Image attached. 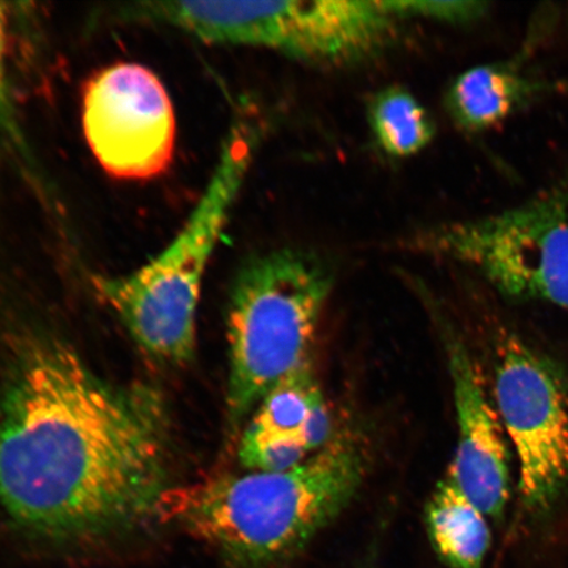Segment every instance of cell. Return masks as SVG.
<instances>
[{
    "mask_svg": "<svg viewBox=\"0 0 568 568\" xmlns=\"http://www.w3.org/2000/svg\"><path fill=\"white\" fill-rule=\"evenodd\" d=\"M446 351L458 424L456 456L446 477L488 520L500 521L510 497L506 430L487 399L470 353L453 332L447 333Z\"/></svg>",
    "mask_w": 568,
    "mask_h": 568,
    "instance_id": "obj_9",
    "label": "cell"
},
{
    "mask_svg": "<svg viewBox=\"0 0 568 568\" xmlns=\"http://www.w3.org/2000/svg\"><path fill=\"white\" fill-rule=\"evenodd\" d=\"M332 280L312 255L281 248L247 261L234 280L229 311L232 429L310 361Z\"/></svg>",
    "mask_w": 568,
    "mask_h": 568,
    "instance_id": "obj_5",
    "label": "cell"
},
{
    "mask_svg": "<svg viewBox=\"0 0 568 568\" xmlns=\"http://www.w3.org/2000/svg\"><path fill=\"white\" fill-rule=\"evenodd\" d=\"M165 410L53 339L28 344L0 395V504L32 537L103 541L159 516L169 489Z\"/></svg>",
    "mask_w": 568,
    "mask_h": 568,
    "instance_id": "obj_1",
    "label": "cell"
},
{
    "mask_svg": "<svg viewBox=\"0 0 568 568\" xmlns=\"http://www.w3.org/2000/svg\"><path fill=\"white\" fill-rule=\"evenodd\" d=\"M244 432L300 445L311 456L337 436L311 359L270 390Z\"/></svg>",
    "mask_w": 568,
    "mask_h": 568,
    "instance_id": "obj_11",
    "label": "cell"
},
{
    "mask_svg": "<svg viewBox=\"0 0 568 568\" xmlns=\"http://www.w3.org/2000/svg\"><path fill=\"white\" fill-rule=\"evenodd\" d=\"M418 244L474 267L509 300L568 311V191L554 190L514 210L444 225Z\"/></svg>",
    "mask_w": 568,
    "mask_h": 568,
    "instance_id": "obj_6",
    "label": "cell"
},
{
    "mask_svg": "<svg viewBox=\"0 0 568 568\" xmlns=\"http://www.w3.org/2000/svg\"><path fill=\"white\" fill-rule=\"evenodd\" d=\"M425 525L433 549L447 567L485 566L491 548L488 518L447 477L426 504Z\"/></svg>",
    "mask_w": 568,
    "mask_h": 568,
    "instance_id": "obj_12",
    "label": "cell"
},
{
    "mask_svg": "<svg viewBox=\"0 0 568 568\" xmlns=\"http://www.w3.org/2000/svg\"><path fill=\"white\" fill-rule=\"evenodd\" d=\"M494 394L518 462V495L544 520L568 494V383L545 354L516 333L497 344Z\"/></svg>",
    "mask_w": 568,
    "mask_h": 568,
    "instance_id": "obj_7",
    "label": "cell"
},
{
    "mask_svg": "<svg viewBox=\"0 0 568 568\" xmlns=\"http://www.w3.org/2000/svg\"><path fill=\"white\" fill-rule=\"evenodd\" d=\"M125 23L176 28L213 45L251 47L338 65L378 53L404 21L409 0L138 2L116 6Z\"/></svg>",
    "mask_w": 568,
    "mask_h": 568,
    "instance_id": "obj_4",
    "label": "cell"
},
{
    "mask_svg": "<svg viewBox=\"0 0 568 568\" xmlns=\"http://www.w3.org/2000/svg\"><path fill=\"white\" fill-rule=\"evenodd\" d=\"M7 18L6 3L0 2V144L23 148L16 105H13L9 74H7ZM23 152V149H21Z\"/></svg>",
    "mask_w": 568,
    "mask_h": 568,
    "instance_id": "obj_14",
    "label": "cell"
},
{
    "mask_svg": "<svg viewBox=\"0 0 568 568\" xmlns=\"http://www.w3.org/2000/svg\"><path fill=\"white\" fill-rule=\"evenodd\" d=\"M366 467L358 439L336 436L286 471L224 475L169 488L159 516L207 542L226 568H282L344 513Z\"/></svg>",
    "mask_w": 568,
    "mask_h": 568,
    "instance_id": "obj_2",
    "label": "cell"
},
{
    "mask_svg": "<svg viewBox=\"0 0 568 568\" xmlns=\"http://www.w3.org/2000/svg\"><path fill=\"white\" fill-rule=\"evenodd\" d=\"M368 122L379 146L390 158L420 153L435 138V124L424 105L400 88L382 90L368 106Z\"/></svg>",
    "mask_w": 568,
    "mask_h": 568,
    "instance_id": "obj_13",
    "label": "cell"
},
{
    "mask_svg": "<svg viewBox=\"0 0 568 568\" xmlns=\"http://www.w3.org/2000/svg\"><path fill=\"white\" fill-rule=\"evenodd\" d=\"M84 136L106 173L149 180L173 160L175 115L160 78L138 63L99 71L84 87Z\"/></svg>",
    "mask_w": 568,
    "mask_h": 568,
    "instance_id": "obj_8",
    "label": "cell"
},
{
    "mask_svg": "<svg viewBox=\"0 0 568 568\" xmlns=\"http://www.w3.org/2000/svg\"><path fill=\"white\" fill-rule=\"evenodd\" d=\"M359 568H375V566L372 562H367L364 566H361Z\"/></svg>",
    "mask_w": 568,
    "mask_h": 568,
    "instance_id": "obj_15",
    "label": "cell"
},
{
    "mask_svg": "<svg viewBox=\"0 0 568 568\" xmlns=\"http://www.w3.org/2000/svg\"><path fill=\"white\" fill-rule=\"evenodd\" d=\"M568 89V81H537L521 73L518 63H488L468 69L450 84L446 106L457 125L483 132L500 124L537 95Z\"/></svg>",
    "mask_w": 568,
    "mask_h": 568,
    "instance_id": "obj_10",
    "label": "cell"
},
{
    "mask_svg": "<svg viewBox=\"0 0 568 568\" xmlns=\"http://www.w3.org/2000/svg\"><path fill=\"white\" fill-rule=\"evenodd\" d=\"M255 140L253 126L234 124L207 187L172 244L136 273L94 278L98 294L154 358L182 364L193 357L203 276L248 174Z\"/></svg>",
    "mask_w": 568,
    "mask_h": 568,
    "instance_id": "obj_3",
    "label": "cell"
}]
</instances>
